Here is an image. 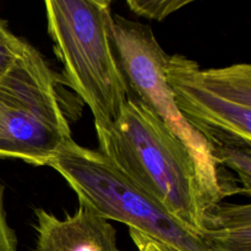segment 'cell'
<instances>
[{"label": "cell", "instance_id": "cell-1", "mask_svg": "<svg viewBox=\"0 0 251 251\" xmlns=\"http://www.w3.org/2000/svg\"><path fill=\"white\" fill-rule=\"evenodd\" d=\"M95 129L98 151L202 238L209 206L196 166L164 122L129 91L118 120Z\"/></svg>", "mask_w": 251, "mask_h": 251}, {"label": "cell", "instance_id": "cell-2", "mask_svg": "<svg viewBox=\"0 0 251 251\" xmlns=\"http://www.w3.org/2000/svg\"><path fill=\"white\" fill-rule=\"evenodd\" d=\"M45 10L66 82L89 107L95 126L114 123L129 88L114 46L110 1L47 0Z\"/></svg>", "mask_w": 251, "mask_h": 251}, {"label": "cell", "instance_id": "cell-3", "mask_svg": "<svg viewBox=\"0 0 251 251\" xmlns=\"http://www.w3.org/2000/svg\"><path fill=\"white\" fill-rule=\"evenodd\" d=\"M47 166L64 177L79 204L106 220L126 224L176 251H213L98 150L71 138Z\"/></svg>", "mask_w": 251, "mask_h": 251}, {"label": "cell", "instance_id": "cell-4", "mask_svg": "<svg viewBox=\"0 0 251 251\" xmlns=\"http://www.w3.org/2000/svg\"><path fill=\"white\" fill-rule=\"evenodd\" d=\"M55 73L26 42L0 77V158L47 166L71 136Z\"/></svg>", "mask_w": 251, "mask_h": 251}, {"label": "cell", "instance_id": "cell-5", "mask_svg": "<svg viewBox=\"0 0 251 251\" xmlns=\"http://www.w3.org/2000/svg\"><path fill=\"white\" fill-rule=\"evenodd\" d=\"M113 40L129 91L158 116L187 148L211 209L229 195V182L226 176L220 174L206 140L185 122L175 104L165 75L169 55L149 25L121 15L113 16Z\"/></svg>", "mask_w": 251, "mask_h": 251}, {"label": "cell", "instance_id": "cell-6", "mask_svg": "<svg viewBox=\"0 0 251 251\" xmlns=\"http://www.w3.org/2000/svg\"><path fill=\"white\" fill-rule=\"evenodd\" d=\"M165 75L175 104L209 147L251 145V66L201 70L183 55L169 56Z\"/></svg>", "mask_w": 251, "mask_h": 251}, {"label": "cell", "instance_id": "cell-7", "mask_svg": "<svg viewBox=\"0 0 251 251\" xmlns=\"http://www.w3.org/2000/svg\"><path fill=\"white\" fill-rule=\"evenodd\" d=\"M34 214L35 251H120L115 227L85 205L63 220L42 208Z\"/></svg>", "mask_w": 251, "mask_h": 251}, {"label": "cell", "instance_id": "cell-8", "mask_svg": "<svg viewBox=\"0 0 251 251\" xmlns=\"http://www.w3.org/2000/svg\"><path fill=\"white\" fill-rule=\"evenodd\" d=\"M202 238L213 251H251L250 204L213 206L204 216Z\"/></svg>", "mask_w": 251, "mask_h": 251}, {"label": "cell", "instance_id": "cell-9", "mask_svg": "<svg viewBox=\"0 0 251 251\" xmlns=\"http://www.w3.org/2000/svg\"><path fill=\"white\" fill-rule=\"evenodd\" d=\"M210 153L217 165L225 164L233 170L243 184V190H251V145L245 143H225L210 147Z\"/></svg>", "mask_w": 251, "mask_h": 251}, {"label": "cell", "instance_id": "cell-10", "mask_svg": "<svg viewBox=\"0 0 251 251\" xmlns=\"http://www.w3.org/2000/svg\"><path fill=\"white\" fill-rule=\"evenodd\" d=\"M189 2L190 0H128L126 4L134 14L140 17L162 21Z\"/></svg>", "mask_w": 251, "mask_h": 251}, {"label": "cell", "instance_id": "cell-11", "mask_svg": "<svg viewBox=\"0 0 251 251\" xmlns=\"http://www.w3.org/2000/svg\"><path fill=\"white\" fill-rule=\"evenodd\" d=\"M26 42L9 30L0 19V77L22 54Z\"/></svg>", "mask_w": 251, "mask_h": 251}, {"label": "cell", "instance_id": "cell-12", "mask_svg": "<svg viewBox=\"0 0 251 251\" xmlns=\"http://www.w3.org/2000/svg\"><path fill=\"white\" fill-rule=\"evenodd\" d=\"M17 236L9 226L4 207V187L0 184V251H16Z\"/></svg>", "mask_w": 251, "mask_h": 251}, {"label": "cell", "instance_id": "cell-13", "mask_svg": "<svg viewBox=\"0 0 251 251\" xmlns=\"http://www.w3.org/2000/svg\"><path fill=\"white\" fill-rule=\"evenodd\" d=\"M128 231L137 251H176L171 246L154 239L137 229L128 227Z\"/></svg>", "mask_w": 251, "mask_h": 251}]
</instances>
